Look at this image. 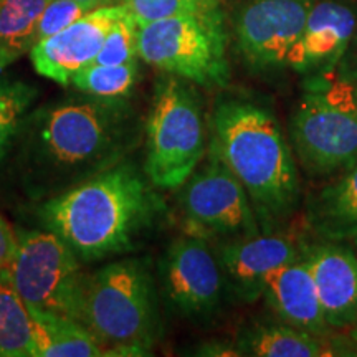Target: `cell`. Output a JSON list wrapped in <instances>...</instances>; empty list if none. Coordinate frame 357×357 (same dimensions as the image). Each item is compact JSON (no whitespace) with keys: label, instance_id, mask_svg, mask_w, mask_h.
I'll use <instances>...</instances> for the list:
<instances>
[{"label":"cell","instance_id":"6","mask_svg":"<svg viewBox=\"0 0 357 357\" xmlns=\"http://www.w3.org/2000/svg\"><path fill=\"white\" fill-rule=\"evenodd\" d=\"M204 153V109L195 84L166 73L155 83L146 121V176L159 189H177Z\"/></svg>","mask_w":357,"mask_h":357},{"label":"cell","instance_id":"16","mask_svg":"<svg viewBox=\"0 0 357 357\" xmlns=\"http://www.w3.org/2000/svg\"><path fill=\"white\" fill-rule=\"evenodd\" d=\"M261 296L283 323L319 336H328L331 331L310 266L303 257L271 271L265 280Z\"/></svg>","mask_w":357,"mask_h":357},{"label":"cell","instance_id":"5","mask_svg":"<svg viewBox=\"0 0 357 357\" xmlns=\"http://www.w3.org/2000/svg\"><path fill=\"white\" fill-rule=\"evenodd\" d=\"M229 35L222 7L137 26V55L147 65L205 89L230 82Z\"/></svg>","mask_w":357,"mask_h":357},{"label":"cell","instance_id":"12","mask_svg":"<svg viewBox=\"0 0 357 357\" xmlns=\"http://www.w3.org/2000/svg\"><path fill=\"white\" fill-rule=\"evenodd\" d=\"M124 12L123 3L95 8L61 32L40 40L30 50L35 71L68 86L79 70L95 61L111 26Z\"/></svg>","mask_w":357,"mask_h":357},{"label":"cell","instance_id":"26","mask_svg":"<svg viewBox=\"0 0 357 357\" xmlns=\"http://www.w3.org/2000/svg\"><path fill=\"white\" fill-rule=\"evenodd\" d=\"M88 12L91 10L77 0H50L38 19L37 30H35V43L61 32L66 26L82 19L83 15H86Z\"/></svg>","mask_w":357,"mask_h":357},{"label":"cell","instance_id":"13","mask_svg":"<svg viewBox=\"0 0 357 357\" xmlns=\"http://www.w3.org/2000/svg\"><path fill=\"white\" fill-rule=\"evenodd\" d=\"M215 255L231 291L245 301H255L263 294L266 276L276 268L300 260L303 252L288 236L257 234L223 240Z\"/></svg>","mask_w":357,"mask_h":357},{"label":"cell","instance_id":"30","mask_svg":"<svg viewBox=\"0 0 357 357\" xmlns=\"http://www.w3.org/2000/svg\"><path fill=\"white\" fill-rule=\"evenodd\" d=\"M351 337L354 339V341L357 342V323H356V324L352 326V328H351Z\"/></svg>","mask_w":357,"mask_h":357},{"label":"cell","instance_id":"10","mask_svg":"<svg viewBox=\"0 0 357 357\" xmlns=\"http://www.w3.org/2000/svg\"><path fill=\"white\" fill-rule=\"evenodd\" d=\"M159 278L164 303L181 318H211L222 306L225 276L204 236L174 240L160 258Z\"/></svg>","mask_w":357,"mask_h":357},{"label":"cell","instance_id":"15","mask_svg":"<svg viewBox=\"0 0 357 357\" xmlns=\"http://www.w3.org/2000/svg\"><path fill=\"white\" fill-rule=\"evenodd\" d=\"M314 280L329 328H352L357 323V253L341 242L303 250Z\"/></svg>","mask_w":357,"mask_h":357},{"label":"cell","instance_id":"2","mask_svg":"<svg viewBox=\"0 0 357 357\" xmlns=\"http://www.w3.org/2000/svg\"><path fill=\"white\" fill-rule=\"evenodd\" d=\"M146 172L124 159L116 166L40 202L37 217L82 263L124 255L136 248L160 211Z\"/></svg>","mask_w":357,"mask_h":357},{"label":"cell","instance_id":"9","mask_svg":"<svg viewBox=\"0 0 357 357\" xmlns=\"http://www.w3.org/2000/svg\"><path fill=\"white\" fill-rule=\"evenodd\" d=\"M182 185L178 205L187 225L200 231L199 236L231 240L260 234L247 190L212 151L207 164L192 172Z\"/></svg>","mask_w":357,"mask_h":357},{"label":"cell","instance_id":"7","mask_svg":"<svg viewBox=\"0 0 357 357\" xmlns=\"http://www.w3.org/2000/svg\"><path fill=\"white\" fill-rule=\"evenodd\" d=\"M294 154L316 176L336 174L357 162V83L319 75L291 118Z\"/></svg>","mask_w":357,"mask_h":357},{"label":"cell","instance_id":"29","mask_svg":"<svg viewBox=\"0 0 357 357\" xmlns=\"http://www.w3.org/2000/svg\"><path fill=\"white\" fill-rule=\"evenodd\" d=\"M77 2L86 6L89 10H95L100 7H108V6H118L119 0H77Z\"/></svg>","mask_w":357,"mask_h":357},{"label":"cell","instance_id":"31","mask_svg":"<svg viewBox=\"0 0 357 357\" xmlns=\"http://www.w3.org/2000/svg\"><path fill=\"white\" fill-rule=\"evenodd\" d=\"M354 242H356V248H357V236L354 238Z\"/></svg>","mask_w":357,"mask_h":357},{"label":"cell","instance_id":"24","mask_svg":"<svg viewBox=\"0 0 357 357\" xmlns=\"http://www.w3.org/2000/svg\"><path fill=\"white\" fill-rule=\"evenodd\" d=\"M223 0H119L134 17L137 26L169 17L222 7Z\"/></svg>","mask_w":357,"mask_h":357},{"label":"cell","instance_id":"28","mask_svg":"<svg viewBox=\"0 0 357 357\" xmlns=\"http://www.w3.org/2000/svg\"><path fill=\"white\" fill-rule=\"evenodd\" d=\"M337 66L339 77L347 78L351 79V82L357 83V30Z\"/></svg>","mask_w":357,"mask_h":357},{"label":"cell","instance_id":"1","mask_svg":"<svg viewBox=\"0 0 357 357\" xmlns=\"http://www.w3.org/2000/svg\"><path fill=\"white\" fill-rule=\"evenodd\" d=\"M136 139L128 98L79 93L30 111L13 164L25 194L42 202L121 162Z\"/></svg>","mask_w":357,"mask_h":357},{"label":"cell","instance_id":"3","mask_svg":"<svg viewBox=\"0 0 357 357\" xmlns=\"http://www.w3.org/2000/svg\"><path fill=\"white\" fill-rule=\"evenodd\" d=\"M211 126V151L235 174L258 215L287 217L300 200V176L271 111L248 98H220Z\"/></svg>","mask_w":357,"mask_h":357},{"label":"cell","instance_id":"21","mask_svg":"<svg viewBox=\"0 0 357 357\" xmlns=\"http://www.w3.org/2000/svg\"><path fill=\"white\" fill-rule=\"evenodd\" d=\"M0 357H35L32 316L8 270L0 271Z\"/></svg>","mask_w":357,"mask_h":357},{"label":"cell","instance_id":"22","mask_svg":"<svg viewBox=\"0 0 357 357\" xmlns=\"http://www.w3.org/2000/svg\"><path fill=\"white\" fill-rule=\"evenodd\" d=\"M37 96L38 89L32 84L0 77V164L15 147Z\"/></svg>","mask_w":357,"mask_h":357},{"label":"cell","instance_id":"20","mask_svg":"<svg viewBox=\"0 0 357 357\" xmlns=\"http://www.w3.org/2000/svg\"><path fill=\"white\" fill-rule=\"evenodd\" d=\"M50 0H0V73L32 50L35 30Z\"/></svg>","mask_w":357,"mask_h":357},{"label":"cell","instance_id":"19","mask_svg":"<svg viewBox=\"0 0 357 357\" xmlns=\"http://www.w3.org/2000/svg\"><path fill=\"white\" fill-rule=\"evenodd\" d=\"M35 357H101L106 351L77 321L30 311Z\"/></svg>","mask_w":357,"mask_h":357},{"label":"cell","instance_id":"14","mask_svg":"<svg viewBox=\"0 0 357 357\" xmlns=\"http://www.w3.org/2000/svg\"><path fill=\"white\" fill-rule=\"evenodd\" d=\"M357 30V8L341 0H323L310 7L300 43L289 66L300 73H333Z\"/></svg>","mask_w":357,"mask_h":357},{"label":"cell","instance_id":"17","mask_svg":"<svg viewBox=\"0 0 357 357\" xmlns=\"http://www.w3.org/2000/svg\"><path fill=\"white\" fill-rule=\"evenodd\" d=\"M307 222L321 238L344 242L357 236V162L307 202Z\"/></svg>","mask_w":357,"mask_h":357},{"label":"cell","instance_id":"11","mask_svg":"<svg viewBox=\"0 0 357 357\" xmlns=\"http://www.w3.org/2000/svg\"><path fill=\"white\" fill-rule=\"evenodd\" d=\"M310 3L303 0H248L236 12V48L253 71L289 66V56L300 43Z\"/></svg>","mask_w":357,"mask_h":357},{"label":"cell","instance_id":"8","mask_svg":"<svg viewBox=\"0 0 357 357\" xmlns=\"http://www.w3.org/2000/svg\"><path fill=\"white\" fill-rule=\"evenodd\" d=\"M15 235V255L7 270L29 311L77 321L84 273L73 250L47 229H17Z\"/></svg>","mask_w":357,"mask_h":357},{"label":"cell","instance_id":"27","mask_svg":"<svg viewBox=\"0 0 357 357\" xmlns=\"http://www.w3.org/2000/svg\"><path fill=\"white\" fill-rule=\"evenodd\" d=\"M17 235L10 223L0 215V271L10 266L12 258L15 255Z\"/></svg>","mask_w":357,"mask_h":357},{"label":"cell","instance_id":"25","mask_svg":"<svg viewBox=\"0 0 357 357\" xmlns=\"http://www.w3.org/2000/svg\"><path fill=\"white\" fill-rule=\"evenodd\" d=\"M137 58V24L126 8V12L111 26L108 37L93 63L121 65Z\"/></svg>","mask_w":357,"mask_h":357},{"label":"cell","instance_id":"18","mask_svg":"<svg viewBox=\"0 0 357 357\" xmlns=\"http://www.w3.org/2000/svg\"><path fill=\"white\" fill-rule=\"evenodd\" d=\"M240 356L255 357H326L346 354L328 336L283 324H255L238 337Z\"/></svg>","mask_w":357,"mask_h":357},{"label":"cell","instance_id":"23","mask_svg":"<svg viewBox=\"0 0 357 357\" xmlns=\"http://www.w3.org/2000/svg\"><path fill=\"white\" fill-rule=\"evenodd\" d=\"M139 79L137 60L121 65L89 63L71 79L79 93L101 98H129Z\"/></svg>","mask_w":357,"mask_h":357},{"label":"cell","instance_id":"4","mask_svg":"<svg viewBox=\"0 0 357 357\" xmlns=\"http://www.w3.org/2000/svg\"><path fill=\"white\" fill-rule=\"evenodd\" d=\"M106 356H146L160 334L159 293L149 268L123 258L84 273L78 318Z\"/></svg>","mask_w":357,"mask_h":357}]
</instances>
